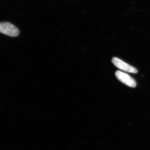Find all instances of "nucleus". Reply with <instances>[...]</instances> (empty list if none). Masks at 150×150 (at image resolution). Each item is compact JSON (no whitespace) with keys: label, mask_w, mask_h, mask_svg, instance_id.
Listing matches in <instances>:
<instances>
[{"label":"nucleus","mask_w":150,"mask_h":150,"mask_svg":"<svg viewBox=\"0 0 150 150\" xmlns=\"http://www.w3.org/2000/svg\"><path fill=\"white\" fill-rule=\"evenodd\" d=\"M0 33L11 37H16L18 35V28L8 22L0 23Z\"/></svg>","instance_id":"obj_1"},{"label":"nucleus","mask_w":150,"mask_h":150,"mask_svg":"<svg viewBox=\"0 0 150 150\" xmlns=\"http://www.w3.org/2000/svg\"><path fill=\"white\" fill-rule=\"evenodd\" d=\"M112 64L119 69L128 73L134 74H137L138 73V70L137 69L117 57H113L112 59Z\"/></svg>","instance_id":"obj_2"},{"label":"nucleus","mask_w":150,"mask_h":150,"mask_svg":"<svg viewBox=\"0 0 150 150\" xmlns=\"http://www.w3.org/2000/svg\"><path fill=\"white\" fill-rule=\"evenodd\" d=\"M116 78L124 84L131 87L134 88L137 86V82L133 78L129 75L120 71H117L115 73Z\"/></svg>","instance_id":"obj_3"}]
</instances>
